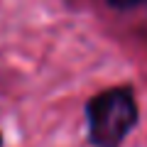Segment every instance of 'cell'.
I'll return each mask as SVG.
<instances>
[{
	"instance_id": "obj_1",
	"label": "cell",
	"mask_w": 147,
	"mask_h": 147,
	"mask_svg": "<svg viewBox=\"0 0 147 147\" xmlns=\"http://www.w3.org/2000/svg\"><path fill=\"white\" fill-rule=\"evenodd\" d=\"M88 135L96 147H118L137 123V103L130 88H108L91 98L88 108Z\"/></svg>"
},
{
	"instance_id": "obj_2",
	"label": "cell",
	"mask_w": 147,
	"mask_h": 147,
	"mask_svg": "<svg viewBox=\"0 0 147 147\" xmlns=\"http://www.w3.org/2000/svg\"><path fill=\"white\" fill-rule=\"evenodd\" d=\"M110 5H115V7H132L137 5V3H142V0H108Z\"/></svg>"
},
{
	"instance_id": "obj_3",
	"label": "cell",
	"mask_w": 147,
	"mask_h": 147,
	"mask_svg": "<svg viewBox=\"0 0 147 147\" xmlns=\"http://www.w3.org/2000/svg\"><path fill=\"white\" fill-rule=\"evenodd\" d=\"M0 147H3V135H0Z\"/></svg>"
}]
</instances>
